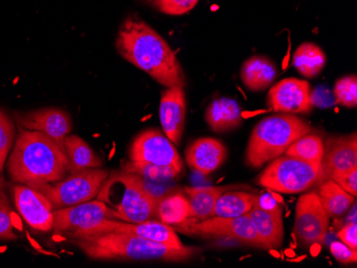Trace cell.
<instances>
[{
	"label": "cell",
	"instance_id": "9",
	"mask_svg": "<svg viewBox=\"0 0 357 268\" xmlns=\"http://www.w3.org/2000/svg\"><path fill=\"white\" fill-rule=\"evenodd\" d=\"M108 232L133 234V235L140 236L142 239L163 244L172 248L185 247L174 227L166 225L158 219L147 220L144 223H128V221L118 219L105 220L96 227L79 230L67 236L69 239H77L83 236L96 235V234L108 233Z\"/></svg>",
	"mask_w": 357,
	"mask_h": 268
},
{
	"label": "cell",
	"instance_id": "3",
	"mask_svg": "<svg viewBox=\"0 0 357 268\" xmlns=\"http://www.w3.org/2000/svg\"><path fill=\"white\" fill-rule=\"evenodd\" d=\"M89 259L98 261L183 262L202 253V248H172L133 234L108 232L71 239Z\"/></svg>",
	"mask_w": 357,
	"mask_h": 268
},
{
	"label": "cell",
	"instance_id": "10",
	"mask_svg": "<svg viewBox=\"0 0 357 268\" xmlns=\"http://www.w3.org/2000/svg\"><path fill=\"white\" fill-rule=\"evenodd\" d=\"M330 217L314 191L301 196L296 209L294 234L296 242L308 247L323 245L328 235Z\"/></svg>",
	"mask_w": 357,
	"mask_h": 268
},
{
	"label": "cell",
	"instance_id": "29",
	"mask_svg": "<svg viewBox=\"0 0 357 268\" xmlns=\"http://www.w3.org/2000/svg\"><path fill=\"white\" fill-rule=\"evenodd\" d=\"M121 172L140 175V177L151 178L156 180H174L180 173L172 168L151 165V164L136 163L128 161L121 166Z\"/></svg>",
	"mask_w": 357,
	"mask_h": 268
},
{
	"label": "cell",
	"instance_id": "36",
	"mask_svg": "<svg viewBox=\"0 0 357 268\" xmlns=\"http://www.w3.org/2000/svg\"><path fill=\"white\" fill-rule=\"evenodd\" d=\"M337 237H338L344 245L352 249H357V223H348L342 229L337 232Z\"/></svg>",
	"mask_w": 357,
	"mask_h": 268
},
{
	"label": "cell",
	"instance_id": "28",
	"mask_svg": "<svg viewBox=\"0 0 357 268\" xmlns=\"http://www.w3.org/2000/svg\"><path fill=\"white\" fill-rule=\"evenodd\" d=\"M326 145L320 136L306 134L294 141L284 152V155L291 156L312 165L321 166Z\"/></svg>",
	"mask_w": 357,
	"mask_h": 268
},
{
	"label": "cell",
	"instance_id": "7",
	"mask_svg": "<svg viewBox=\"0 0 357 268\" xmlns=\"http://www.w3.org/2000/svg\"><path fill=\"white\" fill-rule=\"evenodd\" d=\"M176 232L186 235L202 236V237H226L244 245L266 249V245L259 237L252 220L248 214L238 217H213L202 221L188 219L181 225L174 226Z\"/></svg>",
	"mask_w": 357,
	"mask_h": 268
},
{
	"label": "cell",
	"instance_id": "12",
	"mask_svg": "<svg viewBox=\"0 0 357 268\" xmlns=\"http://www.w3.org/2000/svg\"><path fill=\"white\" fill-rule=\"evenodd\" d=\"M268 105L276 113H308L312 111V87L298 78H286L271 88Z\"/></svg>",
	"mask_w": 357,
	"mask_h": 268
},
{
	"label": "cell",
	"instance_id": "13",
	"mask_svg": "<svg viewBox=\"0 0 357 268\" xmlns=\"http://www.w3.org/2000/svg\"><path fill=\"white\" fill-rule=\"evenodd\" d=\"M20 127L43 133L64 150V139L72 129L69 113L58 108H41L14 115ZM66 152V151H64Z\"/></svg>",
	"mask_w": 357,
	"mask_h": 268
},
{
	"label": "cell",
	"instance_id": "24",
	"mask_svg": "<svg viewBox=\"0 0 357 268\" xmlns=\"http://www.w3.org/2000/svg\"><path fill=\"white\" fill-rule=\"evenodd\" d=\"M192 218L188 196L176 191L158 200L156 219L166 225L178 226Z\"/></svg>",
	"mask_w": 357,
	"mask_h": 268
},
{
	"label": "cell",
	"instance_id": "20",
	"mask_svg": "<svg viewBox=\"0 0 357 268\" xmlns=\"http://www.w3.org/2000/svg\"><path fill=\"white\" fill-rule=\"evenodd\" d=\"M204 117L212 131L224 133L236 129L242 123V108L234 100L220 97L208 106Z\"/></svg>",
	"mask_w": 357,
	"mask_h": 268
},
{
	"label": "cell",
	"instance_id": "6",
	"mask_svg": "<svg viewBox=\"0 0 357 268\" xmlns=\"http://www.w3.org/2000/svg\"><path fill=\"white\" fill-rule=\"evenodd\" d=\"M108 175L109 172L106 169H86L35 189L50 200L54 210L64 209L93 200L102 191Z\"/></svg>",
	"mask_w": 357,
	"mask_h": 268
},
{
	"label": "cell",
	"instance_id": "15",
	"mask_svg": "<svg viewBox=\"0 0 357 268\" xmlns=\"http://www.w3.org/2000/svg\"><path fill=\"white\" fill-rule=\"evenodd\" d=\"M112 181H118L124 186L123 197L116 207L121 220L128 223H144L156 219L158 200L148 195L135 182L121 172L114 175Z\"/></svg>",
	"mask_w": 357,
	"mask_h": 268
},
{
	"label": "cell",
	"instance_id": "37",
	"mask_svg": "<svg viewBox=\"0 0 357 268\" xmlns=\"http://www.w3.org/2000/svg\"><path fill=\"white\" fill-rule=\"evenodd\" d=\"M6 186H7V183H6L5 179H3L1 172H0V194L3 193Z\"/></svg>",
	"mask_w": 357,
	"mask_h": 268
},
{
	"label": "cell",
	"instance_id": "35",
	"mask_svg": "<svg viewBox=\"0 0 357 268\" xmlns=\"http://www.w3.org/2000/svg\"><path fill=\"white\" fill-rule=\"evenodd\" d=\"M331 180L336 182L340 187L350 195L357 196V168L356 169L349 170V171L337 173L332 175Z\"/></svg>",
	"mask_w": 357,
	"mask_h": 268
},
{
	"label": "cell",
	"instance_id": "4",
	"mask_svg": "<svg viewBox=\"0 0 357 268\" xmlns=\"http://www.w3.org/2000/svg\"><path fill=\"white\" fill-rule=\"evenodd\" d=\"M312 132V126L294 113H278L259 122L248 140L245 163L260 168L282 155L298 138Z\"/></svg>",
	"mask_w": 357,
	"mask_h": 268
},
{
	"label": "cell",
	"instance_id": "26",
	"mask_svg": "<svg viewBox=\"0 0 357 268\" xmlns=\"http://www.w3.org/2000/svg\"><path fill=\"white\" fill-rule=\"evenodd\" d=\"M258 200V196L246 191H225L216 202L214 216L238 217L245 215Z\"/></svg>",
	"mask_w": 357,
	"mask_h": 268
},
{
	"label": "cell",
	"instance_id": "22",
	"mask_svg": "<svg viewBox=\"0 0 357 268\" xmlns=\"http://www.w3.org/2000/svg\"><path fill=\"white\" fill-rule=\"evenodd\" d=\"M64 151L67 154L68 172L70 175L86 169L100 168L103 165V161L79 136L68 135L64 139Z\"/></svg>",
	"mask_w": 357,
	"mask_h": 268
},
{
	"label": "cell",
	"instance_id": "16",
	"mask_svg": "<svg viewBox=\"0 0 357 268\" xmlns=\"http://www.w3.org/2000/svg\"><path fill=\"white\" fill-rule=\"evenodd\" d=\"M185 93L182 87L166 88L160 103V121L164 134L174 145H178L185 125Z\"/></svg>",
	"mask_w": 357,
	"mask_h": 268
},
{
	"label": "cell",
	"instance_id": "38",
	"mask_svg": "<svg viewBox=\"0 0 357 268\" xmlns=\"http://www.w3.org/2000/svg\"><path fill=\"white\" fill-rule=\"evenodd\" d=\"M149 1H153V0H149Z\"/></svg>",
	"mask_w": 357,
	"mask_h": 268
},
{
	"label": "cell",
	"instance_id": "31",
	"mask_svg": "<svg viewBox=\"0 0 357 268\" xmlns=\"http://www.w3.org/2000/svg\"><path fill=\"white\" fill-rule=\"evenodd\" d=\"M335 97L337 104L344 107H356L357 105V79L356 76L350 75L340 78L335 84Z\"/></svg>",
	"mask_w": 357,
	"mask_h": 268
},
{
	"label": "cell",
	"instance_id": "8",
	"mask_svg": "<svg viewBox=\"0 0 357 268\" xmlns=\"http://www.w3.org/2000/svg\"><path fill=\"white\" fill-rule=\"evenodd\" d=\"M130 161L172 168L181 175L183 161L164 132L147 129L136 136L128 150Z\"/></svg>",
	"mask_w": 357,
	"mask_h": 268
},
{
	"label": "cell",
	"instance_id": "33",
	"mask_svg": "<svg viewBox=\"0 0 357 268\" xmlns=\"http://www.w3.org/2000/svg\"><path fill=\"white\" fill-rule=\"evenodd\" d=\"M199 0H153L156 9L169 15H182L194 9Z\"/></svg>",
	"mask_w": 357,
	"mask_h": 268
},
{
	"label": "cell",
	"instance_id": "5",
	"mask_svg": "<svg viewBox=\"0 0 357 268\" xmlns=\"http://www.w3.org/2000/svg\"><path fill=\"white\" fill-rule=\"evenodd\" d=\"M321 166L291 156H278L258 175L256 183L282 194H298L320 183Z\"/></svg>",
	"mask_w": 357,
	"mask_h": 268
},
{
	"label": "cell",
	"instance_id": "25",
	"mask_svg": "<svg viewBox=\"0 0 357 268\" xmlns=\"http://www.w3.org/2000/svg\"><path fill=\"white\" fill-rule=\"evenodd\" d=\"M317 195L328 217L332 218L344 216L355 202L354 196L347 193L336 182L331 179L319 183Z\"/></svg>",
	"mask_w": 357,
	"mask_h": 268
},
{
	"label": "cell",
	"instance_id": "30",
	"mask_svg": "<svg viewBox=\"0 0 357 268\" xmlns=\"http://www.w3.org/2000/svg\"><path fill=\"white\" fill-rule=\"evenodd\" d=\"M15 140V126L11 118L0 109V172L3 171L8 156Z\"/></svg>",
	"mask_w": 357,
	"mask_h": 268
},
{
	"label": "cell",
	"instance_id": "2",
	"mask_svg": "<svg viewBox=\"0 0 357 268\" xmlns=\"http://www.w3.org/2000/svg\"><path fill=\"white\" fill-rule=\"evenodd\" d=\"M7 169L9 177L15 183L39 187L66 177L67 154L43 133L20 127Z\"/></svg>",
	"mask_w": 357,
	"mask_h": 268
},
{
	"label": "cell",
	"instance_id": "21",
	"mask_svg": "<svg viewBox=\"0 0 357 268\" xmlns=\"http://www.w3.org/2000/svg\"><path fill=\"white\" fill-rule=\"evenodd\" d=\"M276 76L278 69L268 58L264 56L250 58L241 69V79L252 91H262L270 87Z\"/></svg>",
	"mask_w": 357,
	"mask_h": 268
},
{
	"label": "cell",
	"instance_id": "32",
	"mask_svg": "<svg viewBox=\"0 0 357 268\" xmlns=\"http://www.w3.org/2000/svg\"><path fill=\"white\" fill-rule=\"evenodd\" d=\"M11 207L5 193L0 194V239L15 241L17 236L13 231Z\"/></svg>",
	"mask_w": 357,
	"mask_h": 268
},
{
	"label": "cell",
	"instance_id": "1",
	"mask_svg": "<svg viewBox=\"0 0 357 268\" xmlns=\"http://www.w3.org/2000/svg\"><path fill=\"white\" fill-rule=\"evenodd\" d=\"M116 47L126 61L164 87L185 86L183 70L169 44L138 17H128L122 23Z\"/></svg>",
	"mask_w": 357,
	"mask_h": 268
},
{
	"label": "cell",
	"instance_id": "18",
	"mask_svg": "<svg viewBox=\"0 0 357 268\" xmlns=\"http://www.w3.org/2000/svg\"><path fill=\"white\" fill-rule=\"evenodd\" d=\"M357 168L356 134L348 137L339 138L331 143L324 151L321 163V182L331 179L337 173L349 171Z\"/></svg>",
	"mask_w": 357,
	"mask_h": 268
},
{
	"label": "cell",
	"instance_id": "14",
	"mask_svg": "<svg viewBox=\"0 0 357 268\" xmlns=\"http://www.w3.org/2000/svg\"><path fill=\"white\" fill-rule=\"evenodd\" d=\"M13 195L16 209L30 227L42 232L54 229V207L43 194L19 184L14 186Z\"/></svg>",
	"mask_w": 357,
	"mask_h": 268
},
{
	"label": "cell",
	"instance_id": "17",
	"mask_svg": "<svg viewBox=\"0 0 357 268\" xmlns=\"http://www.w3.org/2000/svg\"><path fill=\"white\" fill-rule=\"evenodd\" d=\"M227 148L220 140L200 138L190 143L185 151L188 167L200 175H210L226 161Z\"/></svg>",
	"mask_w": 357,
	"mask_h": 268
},
{
	"label": "cell",
	"instance_id": "19",
	"mask_svg": "<svg viewBox=\"0 0 357 268\" xmlns=\"http://www.w3.org/2000/svg\"><path fill=\"white\" fill-rule=\"evenodd\" d=\"M248 215L250 216L259 237L266 245V250L280 249L284 242V217L282 207L276 205L268 209L257 201Z\"/></svg>",
	"mask_w": 357,
	"mask_h": 268
},
{
	"label": "cell",
	"instance_id": "23",
	"mask_svg": "<svg viewBox=\"0 0 357 268\" xmlns=\"http://www.w3.org/2000/svg\"><path fill=\"white\" fill-rule=\"evenodd\" d=\"M230 186H210V187H186L185 195L190 202L192 218L194 221H202L213 217L214 209L218 198Z\"/></svg>",
	"mask_w": 357,
	"mask_h": 268
},
{
	"label": "cell",
	"instance_id": "11",
	"mask_svg": "<svg viewBox=\"0 0 357 268\" xmlns=\"http://www.w3.org/2000/svg\"><path fill=\"white\" fill-rule=\"evenodd\" d=\"M121 220L116 210L102 201H88L74 207L54 210V231L69 235L79 230L96 227L105 220Z\"/></svg>",
	"mask_w": 357,
	"mask_h": 268
},
{
	"label": "cell",
	"instance_id": "27",
	"mask_svg": "<svg viewBox=\"0 0 357 268\" xmlns=\"http://www.w3.org/2000/svg\"><path fill=\"white\" fill-rule=\"evenodd\" d=\"M292 62L301 75L314 78L326 67V56L316 44L303 43L294 52Z\"/></svg>",
	"mask_w": 357,
	"mask_h": 268
},
{
	"label": "cell",
	"instance_id": "34",
	"mask_svg": "<svg viewBox=\"0 0 357 268\" xmlns=\"http://www.w3.org/2000/svg\"><path fill=\"white\" fill-rule=\"evenodd\" d=\"M333 257L342 264L356 263L357 251L344 245L342 242H333L330 246Z\"/></svg>",
	"mask_w": 357,
	"mask_h": 268
}]
</instances>
